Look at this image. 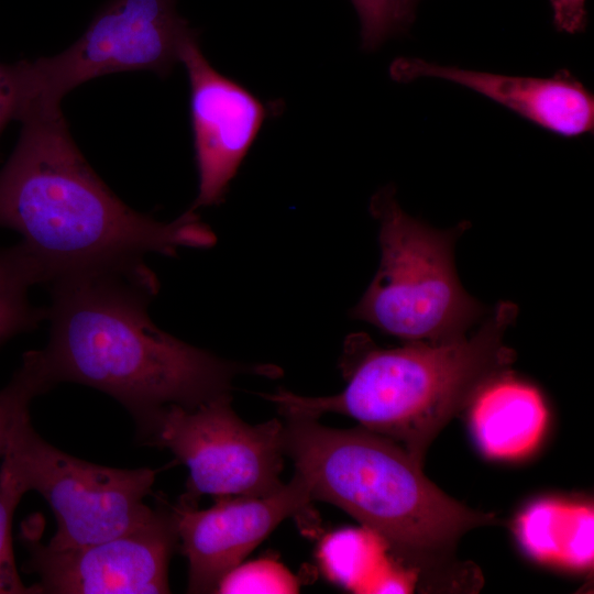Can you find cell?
Instances as JSON below:
<instances>
[{"label":"cell","mask_w":594,"mask_h":594,"mask_svg":"<svg viewBox=\"0 0 594 594\" xmlns=\"http://www.w3.org/2000/svg\"><path fill=\"white\" fill-rule=\"evenodd\" d=\"M361 23L362 46L374 50L403 30L413 18L416 0H351Z\"/></svg>","instance_id":"cell-20"},{"label":"cell","mask_w":594,"mask_h":594,"mask_svg":"<svg viewBox=\"0 0 594 594\" xmlns=\"http://www.w3.org/2000/svg\"><path fill=\"white\" fill-rule=\"evenodd\" d=\"M19 121V140L0 169V228L21 235L41 283L216 243L193 209L161 222L119 199L78 150L61 108L28 109Z\"/></svg>","instance_id":"cell-1"},{"label":"cell","mask_w":594,"mask_h":594,"mask_svg":"<svg viewBox=\"0 0 594 594\" xmlns=\"http://www.w3.org/2000/svg\"><path fill=\"white\" fill-rule=\"evenodd\" d=\"M194 33L178 14L175 0H112L68 48L55 56L22 61L24 110L61 108L70 90L113 73L168 75Z\"/></svg>","instance_id":"cell-8"},{"label":"cell","mask_w":594,"mask_h":594,"mask_svg":"<svg viewBox=\"0 0 594 594\" xmlns=\"http://www.w3.org/2000/svg\"><path fill=\"white\" fill-rule=\"evenodd\" d=\"M51 283L50 338L42 351L53 384L108 394L138 427L168 405L194 407L230 394L240 374H279L272 365L219 359L157 328L147 314L157 279L144 263Z\"/></svg>","instance_id":"cell-2"},{"label":"cell","mask_w":594,"mask_h":594,"mask_svg":"<svg viewBox=\"0 0 594 594\" xmlns=\"http://www.w3.org/2000/svg\"><path fill=\"white\" fill-rule=\"evenodd\" d=\"M28 493L12 472L0 469V594H43L38 584L25 585L18 572L12 547V519L22 496Z\"/></svg>","instance_id":"cell-19"},{"label":"cell","mask_w":594,"mask_h":594,"mask_svg":"<svg viewBox=\"0 0 594 594\" xmlns=\"http://www.w3.org/2000/svg\"><path fill=\"white\" fill-rule=\"evenodd\" d=\"M190 88V119L198 195L190 209L218 205L252 146L266 117L253 94L216 70L202 54L196 33L182 52Z\"/></svg>","instance_id":"cell-11"},{"label":"cell","mask_w":594,"mask_h":594,"mask_svg":"<svg viewBox=\"0 0 594 594\" xmlns=\"http://www.w3.org/2000/svg\"><path fill=\"white\" fill-rule=\"evenodd\" d=\"M553 24L560 32L575 34L586 24V0H550Z\"/></svg>","instance_id":"cell-22"},{"label":"cell","mask_w":594,"mask_h":594,"mask_svg":"<svg viewBox=\"0 0 594 594\" xmlns=\"http://www.w3.org/2000/svg\"><path fill=\"white\" fill-rule=\"evenodd\" d=\"M392 74L396 80L404 82L418 78L455 82L560 136L578 138L594 129V96L564 69L546 78L522 77L406 57L393 64Z\"/></svg>","instance_id":"cell-12"},{"label":"cell","mask_w":594,"mask_h":594,"mask_svg":"<svg viewBox=\"0 0 594 594\" xmlns=\"http://www.w3.org/2000/svg\"><path fill=\"white\" fill-rule=\"evenodd\" d=\"M299 583L282 562L268 556L242 561L220 580L215 593L292 594L299 592Z\"/></svg>","instance_id":"cell-18"},{"label":"cell","mask_w":594,"mask_h":594,"mask_svg":"<svg viewBox=\"0 0 594 594\" xmlns=\"http://www.w3.org/2000/svg\"><path fill=\"white\" fill-rule=\"evenodd\" d=\"M26 566L40 576L43 594L169 593L167 571L178 546L172 509H156L142 527L100 542L55 549L28 528Z\"/></svg>","instance_id":"cell-9"},{"label":"cell","mask_w":594,"mask_h":594,"mask_svg":"<svg viewBox=\"0 0 594 594\" xmlns=\"http://www.w3.org/2000/svg\"><path fill=\"white\" fill-rule=\"evenodd\" d=\"M312 502L294 474L264 496H227L206 509L178 502L170 507L178 544L188 561V593H215L220 580L240 564L284 519L308 510Z\"/></svg>","instance_id":"cell-10"},{"label":"cell","mask_w":594,"mask_h":594,"mask_svg":"<svg viewBox=\"0 0 594 594\" xmlns=\"http://www.w3.org/2000/svg\"><path fill=\"white\" fill-rule=\"evenodd\" d=\"M2 464L52 508L57 528L47 544L55 549L121 536L148 522L156 512L145 504L156 470L109 468L69 455L35 431L29 408L11 427Z\"/></svg>","instance_id":"cell-6"},{"label":"cell","mask_w":594,"mask_h":594,"mask_svg":"<svg viewBox=\"0 0 594 594\" xmlns=\"http://www.w3.org/2000/svg\"><path fill=\"white\" fill-rule=\"evenodd\" d=\"M316 558L329 581L355 593H383L400 565L387 541L362 525L324 535Z\"/></svg>","instance_id":"cell-15"},{"label":"cell","mask_w":594,"mask_h":594,"mask_svg":"<svg viewBox=\"0 0 594 594\" xmlns=\"http://www.w3.org/2000/svg\"><path fill=\"white\" fill-rule=\"evenodd\" d=\"M38 283V272L20 242L0 246V344L34 329L47 316L29 298L30 288Z\"/></svg>","instance_id":"cell-16"},{"label":"cell","mask_w":594,"mask_h":594,"mask_svg":"<svg viewBox=\"0 0 594 594\" xmlns=\"http://www.w3.org/2000/svg\"><path fill=\"white\" fill-rule=\"evenodd\" d=\"M370 210L380 223L381 263L352 317L405 342L465 337L485 312L454 268L453 245L465 223L436 230L407 215L388 187L373 196Z\"/></svg>","instance_id":"cell-5"},{"label":"cell","mask_w":594,"mask_h":594,"mask_svg":"<svg viewBox=\"0 0 594 594\" xmlns=\"http://www.w3.org/2000/svg\"><path fill=\"white\" fill-rule=\"evenodd\" d=\"M139 431L145 443L168 449L187 466L180 501L188 505L202 495L264 496L284 485V421H243L230 394L194 407H163Z\"/></svg>","instance_id":"cell-7"},{"label":"cell","mask_w":594,"mask_h":594,"mask_svg":"<svg viewBox=\"0 0 594 594\" xmlns=\"http://www.w3.org/2000/svg\"><path fill=\"white\" fill-rule=\"evenodd\" d=\"M53 385L42 350L24 353L21 365L0 389V458L16 416Z\"/></svg>","instance_id":"cell-17"},{"label":"cell","mask_w":594,"mask_h":594,"mask_svg":"<svg viewBox=\"0 0 594 594\" xmlns=\"http://www.w3.org/2000/svg\"><path fill=\"white\" fill-rule=\"evenodd\" d=\"M284 417L285 455L312 501L343 509L413 565L442 559L465 532L497 521L441 491L422 461L387 437L361 426L334 429L318 418Z\"/></svg>","instance_id":"cell-4"},{"label":"cell","mask_w":594,"mask_h":594,"mask_svg":"<svg viewBox=\"0 0 594 594\" xmlns=\"http://www.w3.org/2000/svg\"><path fill=\"white\" fill-rule=\"evenodd\" d=\"M466 408L474 441L490 459H522L536 450L546 432L548 409L542 394L509 370L487 381Z\"/></svg>","instance_id":"cell-13"},{"label":"cell","mask_w":594,"mask_h":594,"mask_svg":"<svg viewBox=\"0 0 594 594\" xmlns=\"http://www.w3.org/2000/svg\"><path fill=\"white\" fill-rule=\"evenodd\" d=\"M517 310L502 301L471 336L444 343L405 342L383 349L365 333H353L341 358L343 391L309 397L278 389L263 397L283 416H349L422 461L435 438L476 392L509 370L515 352L504 337Z\"/></svg>","instance_id":"cell-3"},{"label":"cell","mask_w":594,"mask_h":594,"mask_svg":"<svg viewBox=\"0 0 594 594\" xmlns=\"http://www.w3.org/2000/svg\"><path fill=\"white\" fill-rule=\"evenodd\" d=\"M514 530L536 561L572 570L593 563L594 512L588 503L538 499L518 515Z\"/></svg>","instance_id":"cell-14"},{"label":"cell","mask_w":594,"mask_h":594,"mask_svg":"<svg viewBox=\"0 0 594 594\" xmlns=\"http://www.w3.org/2000/svg\"><path fill=\"white\" fill-rule=\"evenodd\" d=\"M25 102L22 61L0 63V136L12 120H19Z\"/></svg>","instance_id":"cell-21"}]
</instances>
